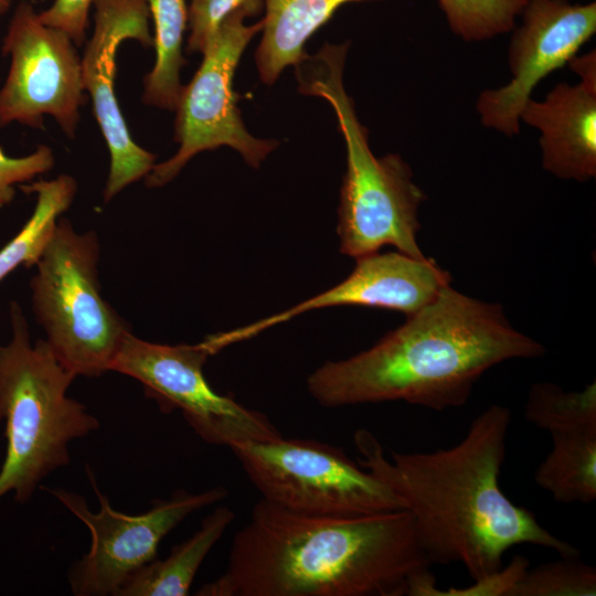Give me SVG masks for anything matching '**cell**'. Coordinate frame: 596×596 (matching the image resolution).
<instances>
[{
	"label": "cell",
	"instance_id": "1",
	"mask_svg": "<svg viewBox=\"0 0 596 596\" xmlns=\"http://www.w3.org/2000/svg\"><path fill=\"white\" fill-rule=\"evenodd\" d=\"M510 422L509 408L493 404L475 417L455 446L391 451L390 458L371 432L353 435L358 462L400 498L430 563H459L473 582L498 572L503 555L518 544L550 549L561 557L579 556L575 546L500 489Z\"/></svg>",
	"mask_w": 596,
	"mask_h": 596
},
{
	"label": "cell",
	"instance_id": "2",
	"mask_svg": "<svg viewBox=\"0 0 596 596\" xmlns=\"http://www.w3.org/2000/svg\"><path fill=\"white\" fill-rule=\"evenodd\" d=\"M405 509L330 517L265 499L234 535L226 570L198 596H403L433 575Z\"/></svg>",
	"mask_w": 596,
	"mask_h": 596
},
{
	"label": "cell",
	"instance_id": "3",
	"mask_svg": "<svg viewBox=\"0 0 596 596\" xmlns=\"http://www.w3.org/2000/svg\"><path fill=\"white\" fill-rule=\"evenodd\" d=\"M544 352L512 327L500 305L449 284L370 349L323 363L307 379V389L331 408L404 401L444 411L466 404L477 381L497 364Z\"/></svg>",
	"mask_w": 596,
	"mask_h": 596
},
{
	"label": "cell",
	"instance_id": "4",
	"mask_svg": "<svg viewBox=\"0 0 596 596\" xmlns=\"http://www.w3.org/2000/svg\"><path fill=\"white\" fill-rule=\"evenodd\" d=\"M349 44L326 43L295 66L298 91L330 104L345 143L347 170L337 226L340 252L356 259L392 245L401 253L424 258L417 233L425 194L398 153L376 157L371 150L369 130L360 121L343 84Z\"/></svg>",
	"mask_w": 596,
	"mask_h": 596
},
{
	"label": "cell",
	"instance_id": "5",
	"mask_svg": "<svg viewBox=\"0 0 596 596\" xmlns=\"http://www.w3.org/2000/svg\"><path fill=\"white\" fill-rule=\"evenodd\" d=\"M10 340L0 345V422L7 449L0 467V500L12 492L26 503L41 481L70 464V443L97 430L99 421L67 396L76 377L45 339L31 342L23 309L9 306Z\"/></svg>",
	"mask_w": 596,
	"mask_h": 596
},
{
	"label": "cell",
	"instance_id": "6",
	"mask_svg": "<svg viewBox=\"0 0 596 596\" xmlns=\"http://www.w3.org/2000/svg\"><path fill=\"white\" fill-rule=\"evenodd\" d=\"M100 245L95 231L79 233L58 217L35 264L31 305L57 361L77 376L97 377L110 365L128 323L104 299L98 283Z\"/></svg>",
	"mask_w": 596,
	"mask_h": 596
},
{
	"label": "cell",
	"instance_id": "7",
	"mask_svg": "<svg viewBox=\"0 0 596 596\" xmlns=\"http://www.w3.org/2000/svg\"><path fill=\"white\" fill-rule=\"evenodd\" d=\"M230 449L263 499L284 509L330 517L403 509L385 483L330 444L279 437Z\"/></svg>",
	"mask_w": 596,
	"mask_h": 596
},
{
	"label": "cell",
	"instance_id": "8",
	"mask_svg": "<svg viewBox=\"0 0 596 596\" xmlns=\"http://www.w3.org/2000/svg\"><path fill=\"white\" fill-rule=\"evenodd\" d=\"M247 18L244 10H237L221 23L192 79L181 87L174 109V141L179 149L152 167L145 177L146 187L166 185L202 151L226 146L236 150L249 167L259 168L279 146L277 140L251 135L237 107L235 71L247 45L262 30V20L247 24Z\"/></svg>",
	"mask_w": 596,
	"mask_h": 596
},
{
	"label": "cell",
	"instance_id": "9",
	"mask_svg": "<svg viewBox=\"0 0 596 596\" xmlns=\"http://www.w3.org/2000/svg\"><path fill=\"white\" fill-rule=\"evenodd\" d=\"M211 355L200 343L160 344L129 332L110 365L141 383L145 395L160 411H180L194 433L205 443L227 446L281 437L268 417L230 396L216 393L203 373Z\"/></svg>",
	"mask_w": 596,
	"mask_h": 596
},
{
	"label": "cell",
	"instance_id": "10",
	"mask_svg": "<svg viewBox=\"0 0 596 596\" xmlns=\"http://www.w3.org/2000/svg\"><path fill=\"white\" fill-rule=\"evenodd\" d=\"M88 478L98 498L99 509L92 512L83 496L62 488H44L91 533V546L67 572L75 596H117L126 579L157 557L159 543L178 524L195 511L221 502L227 497L223 487L191 493L179 489L169 499L156 500L152 507L136 515L115 510L97 487L92 470Z\"/></svg>",
	"mask_w": 596,
	"mask_h": 596
},
{
	"label": "cell",
	"instance_id": "11",
	"mask_svg": "<svg viewBox=\"0 0 596 596\" xmlns=\"http://www.w3.org/2000/svg\"><path fill=\"white\" fill-rule=\"evenodd\" d=\"M2 54L9 56L10 68L0 88V127L19 123L42 129L44 116L51 115L74 138L87 97L73 41L45 25L33 4L23 0L13 11Z\"/></svg>",
	"mask_w": 596,
	"mask_h": 596
},
{
	"label": "cell",
	"instance_id": "12",
	"mask_svg": "<svg viewBox=\"0 0 596 596\" xmlns=\"http://www.w3.org/2000/svg\"><path fill=\"white\" fill-rule=\"evenodd\" d=\"M519 19L508 46L511 79L481 92L476 102L481 124L507 137L520 134V114L534 88L596 33V2L526 0Z\"/></svg>",
	"mask_w": 596,
	"mask_h": 596
},
{
	"label": "cell",
	"instance_id": "13",
	"mask_svg": "<svg viewBox=\"0 0 596 596\" xmlns=\"http://www.w3.org/2000/svg\"><path fill=\"white\" fill-rule=\"evenodd\" d=\"M94 33L82 58L85 92L107 143L109 172L103 192L109 202L129 184L145 178L156 164V155L136 143L115 96L116 52L127 40L145 47L153 43L147 0H94Z\"/></svg>",
	"mask_w": 596,
	"mask_h": 596
},
{
	"label": "cell",
	"instance_id": "14",
	"mask_svg": "<svg viewBox=\"0 0 596 596\" xmlns=\"http://www.w3.org/2000/svg\"><path fill=\"white\" fill-rule=\"evenodd\" d=\"M451 281L450 274L432 258L401 252H379L356 258L352 273L334 287L277 315L237 329L205 338L214 353L228 344L249 339L304 312L339 306H359L413 315L429 304Z\"/></svg>",
	"mask_w": 596,
	"mask_h": 596
},
{
	"label": "cell",
	"instance_id": "15",
	"mask_svg": "<svg viewBox=\"0 0 596 596\" xmlns=\"http://www.w3.org/2000/svg\"><path fill=\"white\" fill-rule=\"evenodd\" d=\"M520 121L540 131L544 170L577 182L596 177V83L556 84L542 100L526 102Z\"/></svg>",
	"mask_w": 596,
	"mask_h": 596
},
{
	"label": "cell",
	"instance_id": "16",
	"mask_svg": "<svg viewBox=\"0 0 596 596\" xmlns=\"http://www.w3.org/2000/svg\"><path fill=\"white\" fill-rule=\"evenodd\" d=\"M262 39L255 63L262 82L273 85L284 70L308 55L305 44L334 12L351 2L383 0H263Z\"/></svg>",
	"mask_w": 596,
	"mask_h": 596
},
{
	"label": "cell",
	"instance_id": "17",
	"mask_svg": "<svg viewBox=\"0 0 596 596\" xmlns=\"http://www.w3.org/2000/svg\"><path fill=\"white\" fill-rule=\"evenodd\" d=\"M235 518L227 505L216 507L189 539L170 554L157 557L131 574L117 596H185L204 558Z\"/></svg>",
	"mask_w": 596,
	"mask_h": 596
},
{
	"label": "cell",
	"instance_id": "18",
	"mask_svg": "<svg viewBox=\"0 0 596 596\" xmlns=\"http://www.w3.org/2000/svg\"><path fill=\"white\" fill-rule=\"evenodd\" d=\"M552 449L534 473L536 485L560 503L596 499V428L550 434Z\"/></svg>",
	"mask_w": 596,
	"mask_h": 596
},
{
	"label": "cell",
	"instance_id": "19",
	"mask_svg": "<svg viewBox=\"0 0 596 596\" xmlns=\"http://www.w3.org/2000/svg\"><path fill=\"white\" fill-rule=\"evenodd\" d=\"M147 3L155 26L156 61L143 79L142 102L173 111L182 87L180 71L185 64L182 43L189 6L187 0H147Z\"/></svg>",
	"mask_w": 596,
	"mask_h": 596
},
{
	"label": "cell",
	"instance_id": "20",
	"mask_svg": "<svg viewBox=\"0 0 596 596\" xmlns=\"http://www.w3.org/2000/svg\"><path fill=\"white\" fill-rule=\"evenodd\" d=\"M36 195L34 211L22 228L0 249V283L20 265L34 267L47 245L58 217L72 204L77 183L68 174L20 184Z\"/></svg>",
	"mask_w": 596,
	"mask_h": 596
},
{
	"label": "cell",
	"instance_id": "21",
	"mask_svg": "<svg viewBox=\"0 0 596 596\" xmlns=\"http://www.w3.org/2000/svg\"><path fill=\"white\" fill-rule=\"evenodd\" d=\"M524 416L550 434L596 428V383L583 391H564L552 382L534 383L528 394Z\"/></svg>",
	"mask_w": 596,
	"mask_h": 596
},
{
	"label": "cell",
	"instance_id": "22",
	"mask_svg": "<svg viewBox=\"0 0 596 596\" xmlns=\"http://www.w3.org/2000/svg\"><path fill=\"white\" fill-rule=\"evenodd\" d=\"M526 0H438L450 31L465 42L511 32Z\"/></svg>",
	"mask_w": 596,
	"mask_h": 596
},
{
	"label": "cell",
	"instance_id": "23",
	"mask_svg": "<svg viewBox=\"0 0 596 596\" xmlns=\"http://www.w3.org/2000/svg\"><path fill=\"white\" fill-rule=\"evenodd\" d=\"M596 570L578 557H562L528 568L509 596H594Z\"/></svg>",
	"mask_w": 596,
	"mask_h": 596
},
{
	"label": "cell",
	"instance_id": "24",
	"mask_svg": "<svg viewBox=\"0 0 596 596\" xmlns=\"http://www.w3.org/2000/svg\"><path fill=\"white\" fill-rule=\"evenodd\" d=\"M263 0H191L187 53H203L221 23L233 12L244 10L249 18L263 12Z\"/></svg>",
	"mask_w": 596,
	"mask_h": 596
},
{
	"label": "cell",
	"instance_id": "25",
	"mask_svg": "<svg viewBox=\"0 0 596 596\" xmlns=\"http://www.w3.org/2000/svg\"><path fill=\"white\" fill-rule=\"evenodd\" d=\"M54 166V155L50 147L40 145L25 156L13 158L0 147V211L15 196V185L32 181L50 171Z\"/></svg>",
	"mask_w": 596,
	"mask_h": 596
},
{
	"label": "cell",
	"instance_id": "26",
	"mask_svg": "<svg viewBox=\"0 0 596 596\" xmlns=\"http://www.w3.org/2000/svg\"><path fill=\"white\" fill-rule=\"evenodd\" d=\"M94 0H54L45 10L38 12L47 26L64 32L75 44L82 46L86 40L89 9Z\"/></svg>",
	"mask_w": 596,
	"mask_h": 596
},
{
	"label": "cell",
	"instance_id": "27",
	"mask_svg": "<svg viewBox=\"0 0 596 596\" xmlns=\"http://www.w3.org/2000/svg\"><path fill=\"white\" fill-rule=\"evenodd\" d=\"M529 567V561L522 555H517L507 566H502L494 574L476 581L467 588L439 590L436 586L430 590L429 595L509 596L513 586Z\"/></svg>",
	"mask_w": 596,
	"mask_h": 596
},
{
	"label": "cell",
	"instance_id": "28",
	"mask_svg": "<svg viewBox=\"0 0 596 596\" xmlns=\"http://www.w3.org/2000/svg\"><path fill=\"white\" fill-rule=\"evenodd\" d=\"M12 0H0V18L11 8Z\"/></svg>",
	"mask_w": 596,
	"mask_h": 596
}]
</instances>
